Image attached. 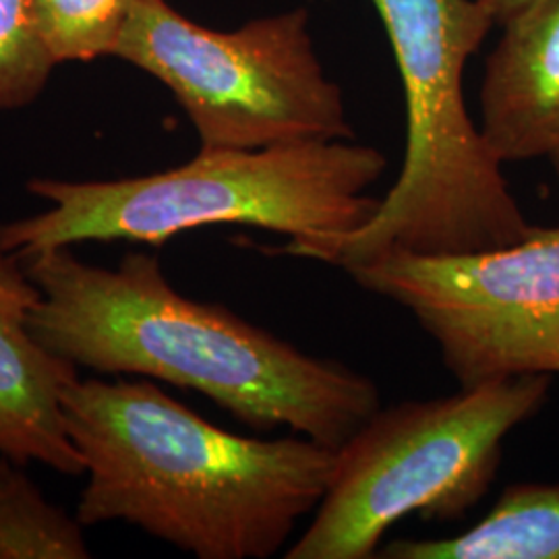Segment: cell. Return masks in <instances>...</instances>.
<instances>
[{"label": "cell", "instance_id": "obj_1", "mask_svg": "<svg viewBox=\"0 0 559 559\" xmlns=\"http://www.w3.org/2000/svg\"><path fill=\"white\" fill-rule=\"evenodd\" d=\"M21 261L40 290L32 336L78 369L195 390L249 427H288L334 450L381 406L353 367L177 293L156 255L129 253L110 270L59 247Z\"/></svg>", "mask_w": 559, "mask_h": 559}, {"label": "cell", "instance_id": "obj_2", "mask_svg": "<svg viewBox=\"0 0 559 559\" xmlns=\"http://www.w3.org/2000/svg\"><path fill=\"white\" fill-rule=\"evenodd\" d=\"M64 427L87 473L78 520H122L200 559H267L316 512L336 450L242 438L150 381H69Z\"/></svg>", "mask_w": 559, "mask_h": 559}, {"label": "cell", "instance_id": "obj_3", "mask_svg": "<svg viewBox=\"0 0 559 559\" xmlns=\"http://www.w3.org/2000/svg\"><path fill=\"white\" fill-rule=\"evenodd\" d=\"M385 168L378 147L334 140L201 147L182 166L135 179H34L27 191L50 207L0 224V251L27 260L87 240L162 245L218 224L253 226L288 242L336 239L373 218L380 200L367 189Z\"/></svg>", "mask_w": 559, "mask_h": 559}, {"label": "cell", "instance_id": "obj_4", "mask_svg": "<svg viewBox=\"0 0 559 559\" xmlns=\"http://www.w3.org/2000/svg\"><path fill=\"white\" fill-rule=\"evenodd\" d=\"M392 44L406 102V154L373 218L336 239L286 242L280 253L340 270L400 249L462 255L524 239L501 164L462 92L468 59L496 27L477 0H371Z\"/></svg>", "mask_w": 559, "mask_h": 559}, {"label": "cell", "instance_id": "obj_5", "mask_svg": "<svg viewBox=\"0 0 559 559\" xmlns=\"http://www.w3.org/2000/svg\"><path fill=\"white\" fill-rule=\"evenodd\" d=\"M549 388V376H520L380 406L336 450L325 496L284 558H378L406 516L464 519L496 479L503 441L539 413Z\"/></svg>", "mask_w": 559, "mask_h": 559}, {"label": "cell", "instance_id": "obj_6", "mask_svg": "<svg viewBox=\"0 0 559 559\" xmlns=\"http://www.w3.org/2000/svg\"><path fill=\"white\" fill-rule=\"evenodd\" d=\"M112 57L162 81L205 150L355 138L342 92L316 55L305 7L216 32L166 0H140Z\"/></svg>", "mask_w": 559, "mask_h": 559}, {"label": "cell", "instance_id": "obj_7", "mask_svg": "<svg viewBox=\"0 0 559 559\" xmlns=\"http://www.w3.org/2000/svg\"><path fill=\"white\" fill-rule=\"evenodd\" d=\"M344 272L411 311L460 388L559 376V226L462 255L390 249Z\"/></svg>", "mask_w": 559, "mask_h": 559}, {"label": "cell", "instance_id": "obj_8", "mask_svg": "<svg viewBox=\"0 0 559 559\" xmlns=\"http://www.w3.org/2000/svg\"><path fill=\"white\" fill-rule=\"evenodd\" d=\"M38 300L23 261L0 251V456L75 477L85 466L64 427L62 390L78 367L32 336L27 320Z\"/></svg>", "mask_w": 559, "mask_h": 559}, {"label": "cell", "instance_id": "obj_9", "mask_svg": "<svg viewBox=\"0 0 559 559\" xmlns=\"http://www.w3.org/2000/svg\"><path fill=\"white\" fill-rule=\"evenodd\" d=\"M500 27L480 80V133L501 164L549 158L559 145V0H531Z\"/></svg>", "mask_w": 559, "mask_h": 559}, {"label": "cell", "instance_id": "obj_10", "mask_svg": "<svg viewBox=\"0 0 559 559\" xmlns=\"http://www.w3.org/2000/svg\"><path fill=\"white\" fill-rule=\"evenodd\" d=\"M383 559H559V483H512L468 531L441 539H394Z\"/></svg>", "mask_w": 559, "mask_h": 559}, {"label": "cell", "instance_id": "obj_11", "mask_svg": "<svg viewBox=\"0 0 559 559\" xmlns=\"http://www.w3.org/2000/svg\"><path fill=\"white\" fill-rule=\"evenodd\" d=\"M81 526L41 498L21 464L0 456V559L90 558Z\"/></svg>", "mask_w": 559, "mask_h": 559}, {"label": "cell", "instance_id": "obj_12", "mask_svg": "<svg viewBox=\"0 0 559 559\" xmlns=\"http://www.w3.org/2000/svg\"><path fill=\"white\" fill-rule=\"evenodd\" d=\"M140 0H29L32 17L52 60H92L112 55Z\"/></svg>", "mask_w": 559, "mask_h": 559}, {"label": "cell", "instance_id": "obj_13", "mask_svg": "<svg viewBox=\"0 0 559 559\" xmlns=\"http://www.w3.org/2000/svg\"><path fill=\"white\" fill-rule=\"evenodd\" d=\"M55 67L36 32L29 0H0V110L29 106Z\"/></svg>", "mask_w": 559, "mask_h": 559}, {"label": "cell", "instance_id": "obj_14", "mask_svg": "<svg viewBox=\"0 0 559 559\" xmlns=\"http://www.w3.org/2000/svg\"><path fill=\"white\" fill-rule=\"evenodd\" d=\"M477 2H480L491 13L496 25H500L501 21L508 20L512 13H516L520 7L528 4L531 0H477Z\"/></svg>", "mask_w": 559, "mask_h": 559}, {"label": "cell", "instance_id": "obj_15", "mask_svg": "<svg viewBox=\"0 0 559 559\" xmlns=\"http://www.w3.org/2000/svg\"><path fill=\"white\" fill-rule=\"evenodd\" d=\"M549 162H551V166H554V173H556V179H558L559 185V145L551 152V156H549Z\"/></svg>", "mask_w": 559, "mask_h": 559}]
</instances>
